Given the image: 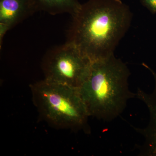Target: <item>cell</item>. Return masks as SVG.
I'll use <instances>...</instances> for the list:
<instances>
[{"label":"cell","mask_w":156,"mask_h":156,"mask_svg":"<svg viewBox=\"0 0 156 156\" xmlns=\"http://www.w3.org/2000/svg\"><path fill=\"white\" fill-rule=\"evenodd\" d=\"M71 15L67 42L92 62L114 55L132 18L130 8L121 0H89Z\"/></svg>","instance_id":"obj_1"},{"label":"cell","mask_w":156,"mask_h":156,"mask_svg":"<svg viewBox=\"0 0 156 156\" xmlns=\"http://www.w3.org/2000/svg\"><path fill=\"white\" fill-rule=\"evenodd\" d=\"M130 75L114 55L92 62L89 77L79 89L89 116L110 122L123 112L128 101L136 98L129 89Z\"/></svg>","instance_id":"obj_2"},{"label":"cell","mask_w":156,"mask_h":156,"mask_svg":"<svg viewBox=\"0 0 156 156\" xmlns=\"http://www.w3.org/2000/svg\"><path fill=\"white\" fill-rule=\"evenodd\" d=\"M40 116L56 128L78 129L89 117L79 89L44 79L30 86Z\"/></svg>","instance_id":"obj_3"},{"label":"cell","mask_w":156,"mask_h":156,"mask_svg":"<svg viewBox=\"0 0 156 156\" xmlns=\"http://www.w3.org/2000/svg\"><path fill=\"white\" fill-rule=\"evenodd\" d=\"M92 62L71 43L54 47L45 54V80L79 89L89 77Z\"/></svg>","instance_id":"obj_4"},{"label":"cell","mask_w":156,"mask_h":156,"mask_svg":"<svg viewBox=\"0 0 156 156\" xmlns=\"http://www.w3.org/2000/svg\"><path fill=\"white\" fill-rule=\"evenodd\" d=\"M142 65L152 75L154 87L151 93H146L139 88L137 89L136 98L141 100L146 105L149 112L150 119L145 128L136 129L144 138L140 154L144 156H156V72L145 63Z\"/></svg>","instance_id":"obj_5"},{"label":"cell","mask_w":156,"mask_h":156,"mask_svg":"<svg viewBox=\"0 0 156 156\" xmlns=\"http://www.w3.org/2000/svg\"><path fill=\"white\" fill-rule=\"evenodd\" d=\"M37 12L32 0H0V42L8 30Z\"/></svg>","instance_id":"obj_6"},{"label":"cell","mask_w":156,"mask_h":156,"mask_svg":"<svg viewBox=\"0 0 156 156\" xmlns=\"http://www.w3.org/2000/svg\"><path fill=\"white\" fill-rule=\"evenodd\" d=\"M37 11H44L51 15L73 14L80 5L78 0H32Z\"/></svg>","instance_id":"obj_7"},{"label":"cell","mask_w":156,"mask_h":156,"mask_svg":"<svg viewBox=\"0 0 156 156\" xmlns=\"http://www.w3.org/2000/svg\"><path fill=\"white\" fill-rule=\"evenodd\" d=\"M140 1L151 13L156 14V0H140Z\"/></svg>","instance_id":"obj_8"}]
</instances>
